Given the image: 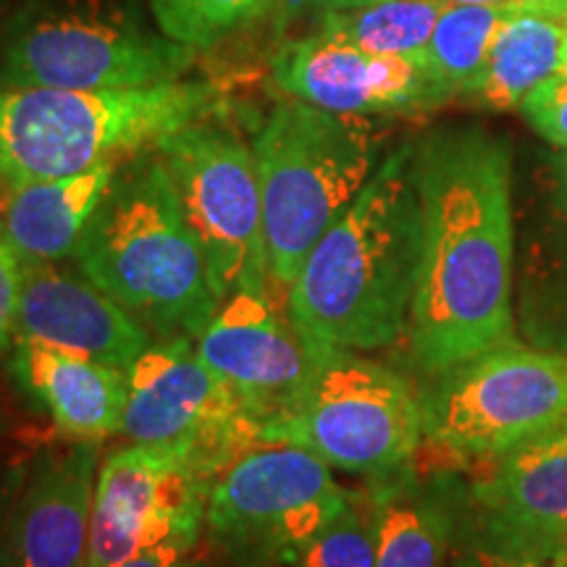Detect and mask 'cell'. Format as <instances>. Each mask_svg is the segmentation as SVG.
Returning <instances> with one entry per match:
<instances>
[{
    "label": "cell",
    "mask_w": 567,
    "mask_h": 567,
    "mask_svg": "<svg viewBox=\"0 0 567 567\" xmlns=\"http://www.w3.org/2000/svg\"><path fill=\"white\" fill-rule=\"evenodd\" d=\"M421 268L410 363L429 379L517 342L513 151L481 126H444L415 145Z\"/></svg>",
    "instance_id": "1"
},
{
    "label": "cell",
    "mask_w": 567,
    "mask_h": 567,
    "mask_svg": "<svg viewBox=\"0 0 567 567\" xmlns=\"http://www.w3.org/2000/svg\"><path fill=\"white\" fill-rule=\"evenodd\" d=\"M423 213L415 145L389 153L289 287V318L318 342L373 352L408 337Z\"/></svg>",
    "instance_id": "2"
},
{
    "label": "cell",
    "mask_w": 567,
    "mask_h": 567,
    "mask_svg": "<svg viewBox=\"0 0 567 567\" xmlns=\"http://www.w3.org/2000/svg\"><path fill=\"white\" fill-rule=\"evenodd\" d=\"M74 260L155 339L197 342L218 310L203 247L155 145L118 163Z\"/></svg>",
    "instance_id": "3"
},
{
    "label": "cell",
    "mask_w": 567,
    "mask_h": 567,
    "mask_svg": "<svg viewBox=\"0 0 567 567\" xmlns=\"http://www.w3.org/2000/svg\"><path fill=\"white\" fill-rule=\"evenodd\" d=\"M221 92L205 82L137 90L0 87V189L66 179L137 155L182 126L213 118Z\"/></svg>",
    "instance_id": "4"
},
{
    "label": "cell",
    "mask_w": 567,
    "mask_h": 567,
    "mask_svg": "<svg viewBox=\"0 0 567 567\" xmlns=\"http://www.w3.org/2000/svg\"><path fill=\"white\" fill-rule=\"evenodd\" d=\"M386 132L371 116L279 103L255 134L271 284L289 289L318 239L381 166Z\"/></svg>",
    "instance_id": "5"
},
{
    "label": "cell",
    "mask_w": 567,
    "mask_h": 567,
    "mask_svg": "<svg viewBox=\"0 0 567 567\" xmlns=\"http://www.w3.org/2000/svg\"><path fill=\"white\" fill-rule=\"evenodd\" d=\"M195 48L95 0H30L0 38V87L137 90L176 82Z\"/></svg>",
    "instance_id": "6"
},
{
    "label": "cell",
    "mask_w": 567,
    "mask_h": 567,
    "mask_svg": "<svg viewBox=\"0 0 567 567\" xmlns=\"http://www.w3.org/2000/svg\"><path fill=\"white\" fill-rule=\"evenodd\" d=\"M567 421V352L502 344L431 379L423 439L452 460H486Z\"/></svg>",
    "instance_id": "7"
},
{
    "label": "cell",
    "mask_w": 567,
    "mask_h": 567,
    "mask_svg": "<svg viewBox=\"0 0 567 567\" xmlns=\"http://www.w3.org/2000/svg\"><path fill=\"white\" fill-rule=\"evenodd\" d=\"M179 197L182 213L203 247L218 305L239 292H271L264 197L247 142L210 118L155 142Z\"/></svg>",
    "instance_id": "8"
},
{
    "label": "cell",
    "mask_w": 567,
    "mask_h": 567,
    "mask_svg": "<svg viewBox=\"0 0 567 567\" xmlns=\"http://www.w3.org/2000/svg\"><path fill=\"white\" fill-rule=\"evenodd\" d=\"M347 496L305 446L255 444L213 484L205 528L229 567H287Z\"/></svg>",
    "instance_id": "9"
},
{
    "label": "cell",
    "mask_w": 567,
    "mask_h": 567,
    "mask_svg": "<svg viewBox=\"0 0 567 567\" xmlns=\"http://www.w3.org/2000/svg\"><path fill=\"white\" fill-rule=\"evenodd\" d=\"M279 442L305 446L350 476H386L421 450V396L392 368L318 342L313 384Z\"/></svg>",
    "instance_id": "10"
},
{
    "label": "cell",
    "mask_w": 567,
    "mask_h": 567,
    "mask_svg": "<svg viewBox=\"0 0 567 567\" xmlns=\"http://www.w3.org/2000/svg\"><path fill=\"white\" fill-rule=\"evenodd\" d=\"M189 337L153 339L126 371L122 434L189 460L216 481L245 450L258 444L231 389L203 363Z\"/></svg>",
    "instance_id": "11"
},
{
    "label": "cell",
    "mask_w": 567,
    "mask_h": 567,
    "mask_svg": "<svg viewBox=\"0 0 567 567\" xmlns=\"http://www.w3.org/2000/svg\"><path fill=\"white\" fill-rule=\"evenodd\" d=\"M197 352L231 394L258 436L276 444L300 413L318 368V339L284 318L271 292H234L197 337Z\"/></svg>",
    "instance_id": "12"
},
{
    "label": "cell",
    "mask_w": 567,
    "mask_h": 567,
    "mask_svg": "<svg viewBox=\"0 0 567 567\" xmlns=\"http://www.w3.org/2000/svg\"><path fill=\"white\" fill-rule=\"evenodd\" d=\"M184 455L132 444L113 450L97 473L84 567H118L142 549L176 544L189 551L203 515L184 492L174 467Z\"/></svg>",
    "instance_id": "13"
},
{
    "label": "cell",
    "mask_w": 567,
    "mask_h": 567,
    "mask_svg": "<svg viewBox=\"0 0 567 567\" xmlns=\"http://www.w3.org/2000/svg\"><path fill=\"white\" fill-rule=\"evenodd\" d=\"M271 74L295 101L350 116H415L450 97L421 61L365 53L321 32L287 42Z\"/></svg>",
    "instance_id": "14"
},
{
    "label": "cell",
    "mask_w": 567,
    "mask_h": 567,
    "mask_svg": "<svg viewBox=\"0 0 567 567\" xmlns=\"http://www.w3.org/2000/svg\"><path fill=\"white\" fill-rule=\"evenodd\" d=\"M95 473V442L42 452L6 517L0 567H84Z\"/></svg>",
    "instance_id": "15"
},
{
    "label": "cell",
    "mask_w": 567,
    "mask_h": 567,
    "mask_svg": "<svg viewBox=\"0 0 567 567\" xmlns=\"http://www.w3.org/2000/svg\"><path fill=\"white\" fill-rule=\"evenodd\" d=\"M17 339L130 371L155 337L82 271L34 264L24 266Z\"/></svg>",
    "instance_id": "16"
},
{
    "label": "cell",
    "mask_w": 567,
    "mask_h": 567,
    "mask_svg": "<svg viewBox=\"0 0 567 567\" xmlns=\"http://www.w3.org/2000/svg\"><path fill=\"white\" fill-rule=\"evenodd\" d=\"M478 463L486 471L467 484L473 513L520 542L567 547V421Z\"/></svg>",
    "instance_id": "17"
},
{
    "label": "cell",
    "mask_w": 567,
    "mask_h": 567,
    "mask_svg": "<svg viewBox=\"0 0 567 567\" xmlns=\"http://www.w3.org/2000/svg\"><path fill=\"white\" fill-rule=\"evenodd\" d=\"M379 513L375 567H446L467 502L452 467H421L415 457L368 484Z\"/></svg>",
    "instance_id": "18"
},
{
    "label": "cell",
    "mask_w": 567,
    "mask_h": 567,
    "mask_svg": "<svg viewBox=\"0 0 567 567\" xmlns=\"http://www.w3.org/2000/svg\"><path fill=\"white\" fill-rule=\"evenodd\" d=\"M11 371L63 434L82 442L122 434L130 375L55 347L17 339Z\"/></svg>",
    "instance_id": "19"
},
{
    "label": "cell",
    "mask_w": 567,
    "mask_h": 567,
    "mask_svg": "<svg viewBox=\"0 0 567 567\" xmlns=\"http://www.w3.org/2000/svg\"><path fill=\"white\" fill-rule=\"evenodd\" d=\"M118 163H101L66 179L0 189V237L13 247L21 264H61L74 255Z\"/></svg>",
    "instance_id": "20"
},
{
    "label": "cell",
    "mask_w": 567,
    "mask_h": 567,
    "mask_svg": "<svg viewBox=\"0 0 567 567\" xmlns=\"http://www.w3.org/2000/svg\"><path fill=\"white\" fill-rule=\"evenodd\" d=\"M515 321L534 347L567 352V153L551 158L547 203L515 252Z\"/></svg>",
    "instance_id": "21"
},
{
    "label": "cell",
    "mask_w": 567,
    "mask_h": 567,
    "mask_svg": "<svg viewBox=\"0 0 567 567\" xmlns=\"http://www.w3.org/2000/svg\"><path fill=\"white\" fill-rule=\"evenodd\" d=\"M563 71L565 27L544 13L515 9L496 34L484 76L471 95L492 111H513Z\"/></svg>",
    "instance_id": "22"
},
{
    "label": "cell",
    "mask_w": 567,
    "mask_h": 567,
    "mask_svg": "<svg viewBox=\"0 0 567 567\" xmlns=\"http://www.w3.org/2000/svg\"><path fill=\"white\" fill-rule=\"evenodd\" d=\"M446 3L442 0H375L347 11H323L318 32L375 55H405L423 63L425 48Z\"/></svg>",
    "instance_id": "23"
},
{
    "label": "cell",
    "mask_w": 567,
    "mask_h": 567,
    "mask_svg": "<svg viewBox=\"0 0 567 567\" xmlns=\"http://www.w3.org/2000/svg\"><path fill=\"white\" fill-rule=\"evenodd\" d=\"M515 9L520 6H446L442 11L423 66L446 95L476 90L496 34Z\"/></svg>",
    "instance_id": "24"
},
{
    "label": "cell",
    "mask_w": 567,
    "mask_h": 567,
    "mask_svg": "<svg viewBox=\"0 0 567 567\" xmlns=\"http://www.w3.org/2000/svg\"><path fill=\"white\" fill-rule=\"evenodd\" d=\"M379 513L368 486L347 496L344 507L297 549L289 567H375Z\"/></svg>",
    "instance_id": "25"
},
{
    "label": "cell",
    "mask_w": 567,
    "mask_h": 567,
    "mask_svg": "<svg viewBox=\"0 0 567 567\" xmlns=\"http://www.w3.org/2000/svg\"><path fill=\"white\" fill-rule=\"evenodd\" d=\"M271 3L274 0H151L161 32L195 51L229 38Z\"/></svg>",
    "instance_id": "26"
},
{
    "label": "cell",
    "mask_w": 567,
    "mask_h": 567,
    "mask_svg": "<svg viewBox=\"0 0 567 567\" xmlns=\"http://www.w3.org/2000/svg\"><path fill=\"white\" fill-rule=\"evenodd\" d=\"M450 567H567V547H538L488 523L465 502Z\"/></svg>",
    "instance_id": "27"
},
{
    "label": "cell",
    "mask_w": 567,
    "mask_h": 567,
    "mask_svg": "<svg viewBox=\"0 0 567 567\" xmlns=\"http://www.w3.org/2000/svg\"><path fill=\"white\" fill-rule=\"evenodd\" d=\"M520 111L544 140L567 151V71L538 84L520 103Z\"/></svg>",
    "instance_id": "28"
},
{
    "label": "cell",
    "mask_w": 567,
    "mask_h": 567,
    "mask_svg": "<svg viewBox=\"0 0 567 567\" xmlns=\"http://www.w3.org/2000/svg\"><path fill=\"white\" fill-rule=\"evenodd\" d=\"M21 281H24V264L13 247L0 237V352L17 344Z\"/></svg>",
    "instance_id": "29"
},
{
    "label": "cell",
    "mask_w": 567,
    "mask_h": 567,
    "mask_svg": "<svg viewBox=\"0 0 567 567\" xmlns=\"http://www.w3.org/2000/svg\"><path fill=\"white\" fill-rule=\"evenodd\" d=\"M184 555H187V551L176 547V544H161V547L137 551V555L130 557L118 567H176L184 559Z\"/></svg>",
    "instance_id": "30"
},
{
    "label": "cell",
    "mask_w": 567,
    "mask_h": 567,
    "mask_svg": "<svg viewBox=\"0 0 567 567\" xmlns=\"http://www.w3.org/2000/svg\"><path fill=\"white\" fill-rule=\"evenodd\" d=\"M24 476L27 473L21 467H0V536H3L6 517L11 513V505L17 499Z\"/></svg>",
    "instance_id": "31"
},
{
    "label": "cell",
    "mask_w": 567,
    "mask_h": 567,
    "mask_svg": "<svg viewBox=\"0 0 567 567\" xmlns=\"http://www.w3.org/2000/svg\"><path fill=\"white\" fill-rule=\"evenodd\" d=\"M520 9L544 13V17L567 21V0H520Z\"/></svg>",
    "instance_id": "32"
},
{
    "label": "cell",
    "mask_w": 567,
    "mask_h": 567,
    "mask_svg": "<svg viewBox=\"0 0 567 567\" xmlns=\"http://www.w3.org/2000/svg\"><path fill=\"white\" fill-rule=\"evenodd\" d=\"M308 3L321 6L323 11H347V9H360V6L375 3V0H308Z\"/></svg>",
    "instance_id": "33"
},
{
    "label": "cell",
    "mask_w": 567,
    "mask_h": 567,
    "mask_svg": "<svg viewBox=\"0 0 567 567\" xmlns=\"http://www.w3.org/2000/svg\"><path fill=\"white\" fill-rule=\"evenodd\" d=\"M446 6H520V0H442Z\"/></svg>",
    "instance_id": "34"
},
{
    "label": "cell",
    "mask_w": 567,
    "mask_h": 567,
    "mask_svg": "<svg viewBox=\"0 0 567 567\" xmlns=\"http://www.w3.org/2000/svg\"><path fill=\"white\" fill-rule=\"evenodd\" d=\"M176 567H210V565L205 563V559H182Z\"/></svg>",
    "instance_id": "35"
},
{
    "label": "cell",
    "mask_w": 567,
    "mask_h": 567,
    "mask_svg": "<svg viewBox=\"0 0 567 567\" xmlns=\"http://www.w3.org/2000/svg\"><path fill=\"white\" fill-rule=\"evenodd\" d=\"M6 431V415H3V410H0V434H3Z\"/></svg>",
    "instance_id": "36"
},
{
    "label": "cell",
    "mask_w": 567,
    "mask_h": 567,
    "mask_svg": "<svg viewBox=\"0 0 567 567\" xmlns=\"http://www.w3.org/2000/svg\"><path fill=\"white\" fill-rule=\"evenodd\" d=\"M565 71H567V24H565Z\"/></svg>",
    "instance_id": "37"
},
{
    "label": "cell",
    "mask_w": 567,
    "mask_h": 567,
    "mask_svg": "<svg viewBox=\"0 0 567 567\" xmlns=\"http://www.w3.org/2000/svg\"><path fill=\"white\" fill-rule=\"evenodd\" d=\"M0 3H3V0H0Z\"/></svg>",
    "instance_id": "38"
}]
</instances>
